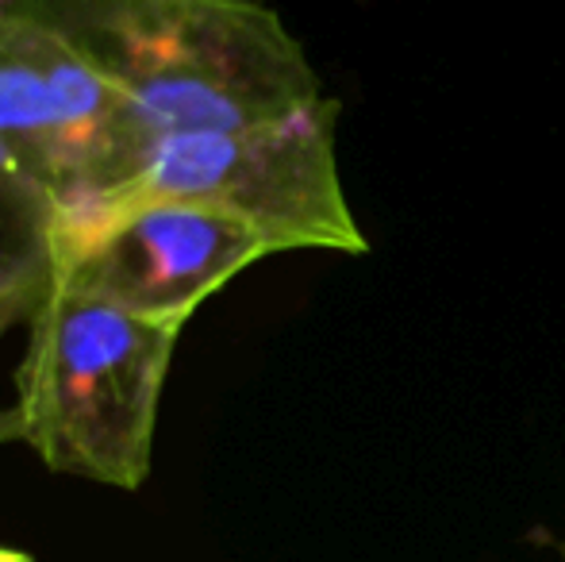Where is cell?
Returning a JSON list of instances; mask_svg holds the SVG:
<instances>
[{
    "label": "cell",
    "instance_id": "1",
    "mask_svg": "<svg viewBox=\"0 0 565 562\" xmlns=\"http://www.w3.org/2000/svg\"><path fill=\"white\" fill-rule=\"evenodd\" d=\"M46 8L119 89L113 166L97 204L162 142L289 120L323 100L305 46L274 8L250 0H46Z\"/></svg>",
    "mask_w": 565,
    "mask_h": 562
},
{
    "label": "cell",
    "instance_id": "2",
    "mask_svg": "<svg viewBox=\"0 0 565 562\" xmlns=\"http://www.w3.org/2000/svg\"><path fill=\"white\" fill-rule=\"evenodd\" d=\"M181 331L185 324L124 312L51 278L15 370L20 443L51 474L142 489Z\"/></svg>",
    "mask_w": 565,
    "mask_h": 562
},
{
    "label": "cell",
    "instance_id": "3",
    "mask_svg": "<svg viewBox=\"0 0 565 562\" xmlns=\"http://www.w3.org/2000/svg\"><path fill=\"white\" fill-rule=\"evenodd\" d=\"M339 100L323 97L316 108L289 120L170 139L150 150L124 189H116L105 204L77 220L135 204L178 201L243 220L274 243L277 255L281 251L365 255V235L358 232L339 178Z\"/></svg>",
    "mask_w": 565,
    "mask_h": 562
},
{
    "label": "cell",
    "instance_id": "4",
    "mask_svg": "<svg viewBox=\"0 0 565 562\" xmlns=\"http://www.w3.org/2000/svg\"><path fill=\"white\" fill-rule=\"evenodd\" d=\"M119 89L46 0H0V147L58 201L62 224L105 189Z\"/></svg>",
    "mask_w": 565,
    "mask_h": 562
},
{
    "label": "cell",
    "instance_id": "5",
    "mask_svg": "<svg viewBox=\"0 0 565 562\" xmlns=\"http://www.w3.org/2000/svg\"><path fill=\"white\" fill-rule=\"evenodd\" d=\"M266 255H277L274 243L243 220L154 201L58 227L54 278L124 312L189 324L212 293Z\"/></svg>",
    "mask_w": 565,
    "mask_h": 562
},
{
    "label": "cell",
    "instance_id": "6",
    "mask_svg": "<svg viewBox=\"0 0 565 562\" xmlns=\"http://www.w3.org/2000/svg\"><path fill=\"white\" fill-rule=\"evenodd\" d=\"M62 209L0 147V282L51 278Z\"/></svg>",
    "mask_w": 565,
    "mask_h": 562
},
{
    "label": "cell",
    "instance_id": "7",
    "mask_svg": "<svg viewBox=\"0 0 565 562\" xmlns=\"http://www.w3.org/2000/svg\"><path fill=\"white\" fill-rule=\"evenodd\" d=\"M51 278L0 282V339H4L15 324H31V316L39 312V305H43L46 293H51ZM0 443H20L15 409H0Z\"/></svg>",
    "mask_w": 565,
    "mask_h": 562
},
{
    "label": "cell",
    "instance_id": "8",
    "mask_svg": "<svg viewBox=\"0 0 565 562\" xmlns=\"http://www.w3.org/2000/svg\"><path fill=\"white\" fill-rule=\"evenodd\" d=\"M0 562H35L28 555V551H20V548H4V543H0Z\"/></svg>",
    "mask_w": 565,
    "mask_h": 562
}]
</instances>
